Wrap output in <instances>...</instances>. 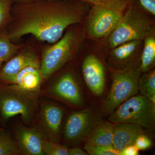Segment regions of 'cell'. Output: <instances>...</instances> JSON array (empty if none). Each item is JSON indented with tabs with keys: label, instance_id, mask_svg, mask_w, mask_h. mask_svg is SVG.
<instances>
[{
	"label": "cell",
	"instance_id": "obj_12",
	"mask_svg": "<svg viewBox=\"0 0 155 155\" xmlns=\"http://www.w3.org/2000/svg\"><path fill=\"white\" fill-rule=\"evenodd\" d=\"M41 134L35 127L18 126L15 139L21 153L26 155H45L42 148Z\"/></svg>",
	"mask_w": 155,
	"mask_h": 155
},
{
	"label": "cell",
	"instance_id": "obj_24",
	"mask_svg": "<svg viewBox=\"0 0 155 155\" xmlns=\"http://www.w3.org/2000/svg\"><path fill=\"white\" fill-rule=\"evenodd\" d=\"M13 0H0V29L5 27L11 18Z\"/></svg>",
	"mask_w": 155,
	"mask_h": 155
},
{
	"label": "cell",
	"instance_id": "obj_26",
	"mask_svg": "<svg viewBox=\"0 0 155 155\" xmlns=\"http://www.w3.org/2000/svg\"><path fill=\"white\" fill-rule=\"evenodd\" d=\"M142 7L149 13L155 15V0H139Z\"/></svg>",
	"mask_w": 155,
	"mask_h": 155
},
{
	"label": "cell",
	"instance_id": "obj_13",
	"mask_svg": "<svg viewBox=\"0 0 155 155\" xmlns=\"http://www.w3.org/2000/svg\"><path fill=\"white\" fill-rule=\"evenodd\" d=\"M29 67L40 68V63L34 53L30 51H24L11 58L0 68V83H5L6 80L19 71Z\"/></svg>",
	"mask_w": 155,
	"mask_h": 155
},
{
	"label": "cell",
	"instance_id": "obj_14",
	"mask_svg": "<svg viewBox=\"0 0 155 155\" xmlns=\"http://www.w3.org/2000/svg\"><path fill=\"white\" fill-rule=\"evenodd\" d=\"M147 134L141 126L127 123H114L113 146L117 150H122L125 147L134 144L139 136Z\"/></svg>",
	"mask_w": 155,
	"mask_h": 155
},
{
	"label": "cell",
	"instance_id": "obj_15",
	"mask_svg": "<svg viewBox=\"0 0 155 155\" xmlns=\"http://www.w3.org/2000/svg\"><path fill=\"white\" fill-rule=\"evenodd\" d=\"M42 79L40 68L29 67L19 71L4 84H14L25 90L39 92Z\"/></svg>",
	"mask_w": 155,
	"mask_h": 155
},
{
	"label": "cell",
	"instance_id": "obj_4",
	"mask_svg": "<svg viewBox=\"0 0 155 155\" xmlns=\"http://www.w3.org/2000/svg\"><path fill=\"white\" fill-rule=\"evenodd\" d=\"M112 123H127L153 131L155 127V104L141 94L126 100L109 115Z\"/></svg>",
	"mask_w": 155,
	"mask_h": 155
},
{
	"label": "cell",
	"instance_id": "obj_17",
	"mask_svg": "<svg viewBox=\"0 0 155 155\" xmlns=\"http://www.w3.org/2000/svg\"><path fill=\"white\" fill-rule=\"evenodd\" d=\"M138 91L155 104V71L150 70L140 75L138 81Z\"/></svg>",
	"mask_w": 155,
	"mask_h": 155
},
{
	"label": "cell",
	"instance_id": "obj_19",
	"mask_svg": "<svg viewBox=\"0 0 155 155\" xmlns=\"http://www.w3.org/2000/svg\"><path fill=\"white\" fill-rule=\"evenodd\" d=\"M139 42L138 40L131 41L114 48L112 57L114 63L122 65L124 62L127 61L135 52Z\"/></svg>",
	"mask_w": 155,
	"mask_h": 155
},
{
	"label": "cell",
	"instance_id": "obj_10",
	"mask_svg": "<svg viewBox=\"0 0 155 155\" xmlns=\"http://www.w3.org/2000/svg\"><path fill=\"white\" fill-rule=\"evenodd\" d=\"M64 110L53 103L41 105L39 113V122L50 140L59 142L62 136Z\"/></svg>",
	"mask_w": 155,
	"mask_h": 155
},
{
	"label": "cell",
	"instance_id": "obj_11",
	"mask_svg": "<svg viewBox=\"0 0 155 155\" xmlns=\"http://www.w3.org/2000/svg\"><path fill=\"white\" fill-rule=\"evenodd\" d=\"M82 72L87 86L92 93L101 96L106 84L105 71L101 62L95 56H87L82 63Z\"/></svg>",
	"mask_w": 155,
	"mask_h": 155
},
{
	"label": "cell",
	"instance_id": "obj_29",
	"mask_svg": "<svg viewBox=\"0 0 155 155\" xmlns=\"http://www.w3.org/2000/svg\"><path fill=\"white\" fill-rule=\"evenodd\" d=\"M13 1H16L20 3H22L29 2V1H30V0H13Z\"/></svg>",
	"mask_w": 155,
	"mask_h": 155
},
{
	"label": "cell",
	"instance_id": "obj_6",
	"mask_svg": "<svg viewBox=\"0 0 155 155\" xmlns=\"http://www.w3.org/2000/svg\"><path fill=\"white\" fill-rule=\"evenodd\" d=\"M150 28L145 16L133 7L129 8L110 35V47L114 48L126 42L140 41L148 34Z\"/></svg>",
	"mask_w": 155,
	"mask_h": 155
},
{
	"label": "cell",
	"instance_id": "obj_23",
	"mask_svg": "<svg viewBox=\"0 0 155 155\" xmlns=\"http://www.w3.org/2000/svg\"><path fill=\"white\" fill-rule=\"evenodd\" d=\"M84 149L87 154L91 155H120V152L113 146L93 145L85 143Z\"/></svg>",
	"mask_w": 155,
	"mask_h": 155
},
{
	"label": "cell",
	"instance_id": "obj_25",
	"mask_svg": "<svg viewBox=\"0 0 155 155\" xmlns=\"http://www.w3.org/2000/svg\"><path fill=\"white\" fill-rule=\"evenodd\" d=\"M152 143L150 137L146 134L139 136L135 140L134 145L139 150H144L151 146Z\"/></svg>",
	"mask_w": 155,
	"mask_h": 155
},
{
	"label": "cell",
	"instance_id": "obj_5",
	"mask_svg": "<svg viewBox=\"0 0 155 155\" xmlns=\"http://www.w3.org/2000/svg\"><path fill=\"white\" fill-rule=\"evenodd\" d=\"M140 75L139 67L136 66L115 71L110 89L102 105L104 115L109 116L121 104L138 93Z\"/></svg>",
	"mask_w": 155,
	"mask_h": 155
},
{
	"label": "cell",
	"instance_id": "obj_22",
	"mask_svg": "<svg viewBox=\"0 0 155 155\" xmlns=\"http://www.w3.org/2000/svg\"><path fill=\"white\" fill-rule=\"evenodd\" d=\"M42 148L45 155H69V148L51 140L43 139Z\"/></svg>",
	"mask_w": 155,
	"mask_h": 155
},
{
	"label": "cell",
	"instance_id": "obj_2",
	"mask_svg": "<svg viewBox=\"0 0 155 155\" xmlns=\"http://www.w3.org/2000/svg\"><path fill=\"white\" fill-rule=\"evenodd\" d=\"M39 93L0 83V119L3 123L19 115L25 124L29 123L37 107Z\"/></svg>",
	"mask_w": 155,
	"mask_h": 155
},
{
	"label": "cell",
	"instance_id": "obj_20",
	"mask_svg": "<svg viewBox=\"0 0 155 155\" xmlns=\"http://www.w3.org/2000/svg\"><path fill=\"white\" fill-rule=\"evenodd\" d=\"M19 49L11 42L7 32L0 30V68L4 63L13 58Z\"/></svg>",
	"mask_w": 155,
	"mask_h": 155
},
{
	"label": "cell",
	"instance_id": "obj_18",
	"mask_svg": "<svg viewBox=\"0 0 155 155\" xmlns=\"http://www.w3.org/2000/svg\"><path fill=\"white\" fill-rule=\"evenodd\" d=\"M155 61V40L152 37H147L145 40L141 64L139 67L141 72L145 73L152 69Z\"/></svg>",
	"mask_w": 155,
	"mask_h": 155
},
{
	"label": "cell",
	"instance_id": "obj_1",
	"mask_svg": "<svg viewBox=\"0 0 155 155\" xmlns=\"http://www.w3.org/2000/svg\"><path fill=\"white\" fill-rule=\"evenodd\" d=\"M20 3L14 11V21L7 32L11 40L31 34L39 40L54 43L69 25L81 22L84 13L80 3L64 0Z\"/></svg>",
	"mask_w": 155,
	"mask_h": 155
},
{
	"label": "cell",
	"instance_id": "obj_31",
	"mask_svg": "<svg viewBox=\"0 0 155 155\" xmlns=\"http://www.w3.org/2000/svg\"><path fill=\"white\" fill-rule=\"evenodd\" d=\"M4 128H2V127H0V130H4Z\"/></svg>",
	"mask_w": 155,
	"mask_h": 155
},
{
	"label": "cell",
	"instance_id": "obj_9",
	"mask_svg": "<svg viewBox=\"0 0 155 155\" xmlns=\"http://www.w3.org/2000/svg\"><path fill=\"white\" fill-rule=\"evenodd\" d=\"M50 96L78 109H84L86 103L78 81L70 72H66L48 87Z\"/></svg>",
	"mask_w": 155,
	"mask_h": 155
},
{
	"label": "cell",
	"instance_id": "obj_3",
	"mask_svg": "<svg viewBox=\"0 0 155 155\" xmlns=\"http://www.w3.org/2000/svg\"><path fill=\"white\" fill-rule=\"evenodd\" d=\"M128 3V0H102L95 3L87 20L89 35L95 38L110 35L124 15Z\"/></svg>",
	"mask_w": 155,
	"mask_h": 155
},
{
	"label": "cell",
	"instance_id": "obj_7",
	"mask_svg": "<svg viewBox=\"0 0 155 155\" xmlns=\"http://www.w3.org/2000/svg\"><path fill=\"white\" fill-rule=\"evenodd\" d=\"M101 122L99 113L91 108L75 111L68 116L63 134L70 145H77L86 139L92 129Z\"/></svg>",
	"mask_w": 155,
	"mask_h": 155
},
{
	"label": "cell",
	"instance_id": "obj_30",
	"mask_svg": "<svg viewBox=\"0 0 155 155\" xmlns=\"http://www.w3.org/2000/svg\"><path fill=\"white\" fill-rule=\"evenodd\" d=\"M86 1H89V2H92L93 3H97L101 2L102 0H86Z\"/></svg>",
	"mask_w": 155,
	"mask_h": 155
},
{
	"label": "cell",
	"instance_id": "obj_28",
	"mask_svg": "<svg viewBox=\"0 0 155 155\" xmlns=\"http://www.w3.org/2000/svg\"><path fill=\"white\" fill-rule=\"evenodd\" d=\"M86 152L79 148H72L69 149V155H87Z\"/></svg>",
	"mask_w": 155,
	"mask_h": 155
},
{
	"label": "cell",
	"instance_id": "obj_8",
	"mask_svg": "<svg viewBox=\"0 0 155 155\" xmlns=\"http://www.w3.org/2000/svg\"><path fill=\"white\" fill-rule=\"evenodd\" d=\"M75 42V35L69 31L54 45L45 50L40 67L42 79H47L71 59Z\"/></svg>",
	"mask_w": 155,
	"mask_h": 155
},
{
	"label": "cell",
	"instance_id": "obj_32",
	"mask_svg": "<svg viewBox=\"0 0 155 155\" xmlns=\"http://www.w3.org/2000/svg\"><path fill=\"white\" fill-rule=\"evenodd\" d=\"M51 1H52V0H51Z\"/></svg>",
	"mask_w": 155,
	"mask_h": 155
},
{
	"label": "cell",
	"instance_id": "obj_27",
	"mask_svg": "<svg viewBox=\"0 0 155 155\" xmlns=\"http://www.w3.org/2000/svg\"><path fill=\"white\" fill-rule=\"evenodd\" d=\"M139 151L134 144L130 145L120 151V155H138Z\"/></svg>",
	"mask_w": 155,
	"mask_h": 155
},
{
	"label": "cell",
	"instance_id": "obj_16",
	"mask_svg": "<svg viewBox=\"0 0 155 155\" xmlns=\"http://www.w3.org/2000/svg\"><path fill=\"white\" fill-rule=\"evenodd\" d=\"M114 123L101 122L95 126L86 139V143L93 145L113 146Z\"/></svg>",
	"mask_w": 155,
	"mask_h": 155
},
{
	"label": "cell",
	"instance_id": "obj_21",
	"mask_svg": "<svg viewBox=\"0 0 155 155\" xmlns=\"http://www.w3.org/2000/svg\"><path fill=\"white\" fill-rule=\"evenodd\" d=\"M22 154L16 139L9 131L0 130V155H17Z\"/></svg>",
	"mask_w": 155,
	"mask_h": 155
}]
</instances>
